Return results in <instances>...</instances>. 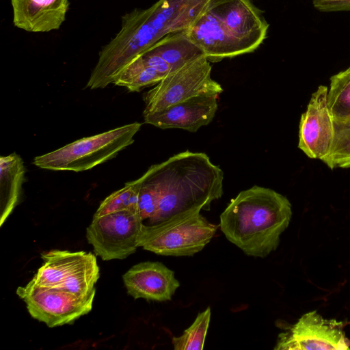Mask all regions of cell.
<instances>
[{"label":"cell","mask_w":350,"mask_h":350,"mask_svg":"<svg viewBox=\"0 0 350 350\" xmlns=\"http://www.w3.org/2000/svg\"><path fill=\"white\" fill-rule=\"evenodd\" d=\"M327 105L333 119L350 118V66L330 78Z\"/></svg>","instance_id":"ac0fdd59"},{"label":"cell","mask_w":350,"mask_h":350,"mask_svg":"<svg viewBox=\"0 0 350 350\" xmlns=\"http://www.w3.org/2000/svg\"><path fill=\"white\" fill-rule=\"evenodd\" d=\"M200 211L193 208L156 224H143L139 247L163 256H190L200 252L217 229Z\"/></svg>","instance_id":"8992f818"},{"label":"cell","mask_w":350,"mask_h":350,"mask_svg":"<svg viewBox=\"0 0 350 350\" xmlns=\"http://www.w3.org/2000/svg\"><path fill=\"white\" fill-rule=\"evenodd\" d=\"M350 340L343 331V323L326 319L317 311L303 314L293 325L278 336L275 350H348Z\"/></svg>","instance_id":"8fae6325"},{"label":"cell","mask_w":350,"mask_h":350,"mask_svg":"<svg viewBox=\"0 0 350 350\" xmlns=\"http://www.w3.org/2000/svg\"><path fill=\"white\" fill-rule=\"evenodd\" d=\"M211 69L210 62L202 55L165 75L144 94L143 115L161 111L193 97L218 96L223 88L211 78Z\"/></svg>","instance_id":"52a82bcc"},{"label":"cell","mask_w":350,"mask_h":350,"mask_svg":"<svg viewBox=\"0 0 350 350\" xmlns=\"http://www.w3.org/2000/svg\"><path fill=\"white\" fill-rule=\"evenodd\" d=\"M150 167L160 191L150 224L193 208L208 211L223 194V171L205 153L187 150Z\"/></svg>","instance_id":"277c9868"},{"label":"cell","mask_w":350,"mask_h":350,"mask_svg":"<svg viewBox=\"0 0 350 350\" xmlns=\"http://www.w3.org/2000/svg\"><path fill=\"white\" fill-rule=\"evenodd\" d=\"M143 221L138 212L129 210L93 216L86 237L101 259H124L139 247Z\"/></svg>","instance_id":"30bf717a"},{"label":"cell","mask_w":350,"mask_h":350,"mask_svg":"<svg viewBox=\"0 0 350 350\" xmlns=\"http://www.w3.org/2000/svg\"><path fill=\"white\" fill-rule=\"evenodd\" d=\"M163 77L148 66L139 55L117 75L113 84L124 87L130 92H139L144 88L158 83Z\"/></svg>","instance_id":"e0dca14e"},{"label":"cell","mask_w":350,"mask_h":350,"mask_svg":"<svg viewBox=\"0 0 350 350\" xmlns=\"http://www.w3.org/2000/svg\"><path fill=\"white\" fill-rule=\"evenodd\" d=\"M210 0H159L122 17L120 31L100 50L86 88H104L135 58L170 33L185 31Z\"/></svg>","instance_id":"6da1fadb"},{"label":"cell","mask_w":350,"mask_h":350,"mask_svg":"<svg viewBox=\"0 0 350 350\" xmlns=\"http://www.w3.org/2000/svg\"><path fill=\"white\" fill-rule=\"evenodd\" d=\"M269 23L250 0H210L185 33L210 62L251 53L267 37Z\"/></svg>","instance_id":"3957f363"},{"label":"cell","mask_w":350,"mask_h":350,"mask_svg":"<svg viewBox=\"0 0 350 350\" xmlns=\"http://www.w3.org/2000/svg\"><path fill=\"white\" fill-rule=\"evenodd\" d=\"M13 23L29 32L58 29L66 19L68 0H11Z\"/></svg>","instance_id":"9a60e30c"},{"label":"cell","mask_w":350,"mask_h":350,"mask_svg":"<svg viewBox=\"0 0 350 350\" xmlns=\"http://www.w3.org/2000/svg\"><path fill=\"white\" fill-rule=\"evenodd\" d=\"M142 124L133 122L90 137L77 139L46 154L33 163L41 169L82 172L114 157L134 142Z\"/></svg>","instance_id":"5b68a950"},{"label":"cell","mask_w":350,"mask_h":350,"mask_svg":"<svg viewBox=\"0 0 350 350\" xmlns=\"http://www.w3.org/2000/svg\"><path fill=\"white\" fill-rule=\"evenodd\" d=\"M211 308L199 312L193 323L178 337H173L172 342L175 350H201L211 320Z\"/></svg>","instance_id":"44dd1931"},{"label":"cell","mask_w":350,"mask_h":350,"mask_svg":"<svg viewBox=\"0 0 350 350\" xmlns=\"http://www.w3.org/2000/svg\"><path fill=\"white\" fill-rule=\"evenodd\" d=\"M334 134L330 150L321 161L329 168H350V118L333 119Z\"/></svg>","instance_id":"d6986e66"},{"label":"cell","mask_w":350,"mask_h":350,"mask_svg":"<svg viewBox=\"0 0 350 350\" xmlns=\"http://www.w3.org/2000/svg\"><path fill=\"white\" fill-rule=\"evenodd\" d=\"M128 293L135 299L170 301L180 286L174 272L160 262H142L122 276Z\"/></svg>","instance_id":"5bb4252c"},{"label":"cell","mask_w":350,"mask_h":350,"mask_svg":"<svg viewBox=\"0 0 350 350\" xmlns=\"http://www.w3.org/2000/svg\"><path fill=\"white\" fill-rule=\"evenodd\" d=\"M43 260L31 280L36 284L66 290L79 296L95 291L100 277L96 258L83 251L51 250L41 254Z\"/></svg>","instance_id":"ba28073f"},{"label":"cell","mask_w":350,"mask_h":350,"mask_svg":"<svg viewBox=\"0 0 350 350\" xmlns=\"http://www.w3.org/2000/svg\"><path fill=\"white\" fill-rule=\"evenodd\" d=\"M139 188V178L126 183L124 187L110 194L100 203L94 216H102L124 210L138 212Z\"/></svg>","instance_id":"ffe728a7"},{"label":"cell","mask_w":350,"mask_h":350,"mask_svg":"<svg viewBox=\"0 0 350 350\" xmlns=\"http://www.w3.org/2000/svg\"><path fill=\"white\" fill-rule=\"evenodd\" d=\"M312 3L321 12L350 11V0H313Z\"/></svg>","instance_id":"cb8c5ba5"},{"label":"cell","mask_w":350,"mask_h":350,"mask_svg":"<svg viewBox=\"0 0 350 350\" xmlns=\"http://www.w3.org/2000/svg\"><path fill=\"white\" fill-rule=\"evenodd\" d=\"M292 216L289 200L257 185L241 191L220 215L227 239L245 254L265 258L275 250Z\"/></svg>","instance_id":"7a4b0ae2"},{"label":"cell","mask_w":350,"mask_h":350,"mask_svg":"<svg viewBox=\"0 0 350 350\" xmlns=\"http://www.w3.org/2000/svg\"><path fill=\"white\" fill-rule=\"evenodd\" d=\"M25 173L19 155L13 153L0 157V226L18 203Z\"/></svg>","instance_id":"2e32d148"},{"label":"cell","mask_w":350,"mask_h":350,"mask_svg":"<svg viewBox=\"0 0 350 350\" xmlns=\"http://www.w3.org/2000/svg\"><path fill=\"white\" fill-rule=\"evenodd\" d=\"M140 55L143 57L148 66L163 76L165 77L173 71L170 65L150 48H148Z\"/></svg>","instance_id":"603a6c76"},{"label":"cell","mask_w":350,"mask_h":350,"mask_svg":"<svg viewBox=\"0 0 350 350\" xmlns=\"http://www.w3.org/2000/svg\"><path fill=\"white\" fill-rule=\"evenodd\" d=\"M327 86L319 85L300 118L298 148L311 159L322 160L326 157L334 138V120L327 105Z\"/></svg>","instance_id":"7c38bea8"},{"label":"cell","mask_w":350,"mask_h":350,"mask_svg":"<svg viewBox=\"0 0 350 350\" xmlns=\"http://www.w3.org/2000/svg\"><path fill=\"white\" fill-rule=\"evenodd\" d=\"M16 293L33 319L54 327L71 324L90 312L96 291L79 296L62 288L39 286L31 280L25 286L18 287Z\"/></svg>","instance_id":"9c48e42d"},{"label":"cell","mask_w":350,"mask_h":350,"mask_svg":"<svg viewBox=\"0 0 350 350\" xmlns=\"http://www.w3.org/2000/svg\"><path fill=\"white\" fill-rule=\"evenodd\" d=\"M217 96L193 97L161 111L143 115L144 122L162 129H180L196 132L214 118L217 110Z\"/></svg>","instance_id":"4fadbf2b"},{"label":"cell","mask_w":350,"mask_h":350,"mask_svg":"<svg viewBox=\"0 0 350 350\" xmlns=\"http://www.w3.org/2000/svg\"><path fill=\"white\" fill-rule=\"evenodd\" d=\"M139 179L140 188L137 211L143 220L148 219L151 221L158 209L159 187L150 167Z\"/></svg>","instance_id":"7402d4cb"}]
</instances>
